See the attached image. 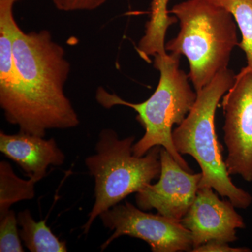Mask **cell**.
<instances>
[{
    "label": "cell",
    "instance_id": "1",
    "mask_svg": "<svg viewBox=\"0 0 252 252\" xmlns=\"http://www.w3.org/2000/svg\"><path fill=\"white\" fill-rule=\"evenodd\" d=\"M13 50L22 79L19 132L44 137L47 130L77 127V113L64 94L71 66L62 46L47 30L27 33L18 26Z\"/></svg>",
    "mask_w": 252,
    "mask_h": 252
},
{
    "label": "cell",
    "instance_id": "2",
    "mask_svg": "<svg viewBox=\"0 0 252 252\" xmlns=\"http://www.w3.org/2000/svg\"><path fill=\"white\" fill-rule=\"evenodd\" d=\"M180 57L167 52L154 56V67L160 73V79L154 94L144 102H127L102 87L97 89L95 98L104 108L122 105L137 112L136 119L144 127L145 133L134 144L135 156L143 157L151 149L160 146L166 149L185 170L192 172L172 141V127L184 122L197 98L196 91L192 89L188 74L180 69Z\"/></svg>",
    "mask_w": 252,
    "mask_h": 252
},
{
    "label": "cell",
    "instance_id": "3",
    "mask_svg": "<svg viewBox=\"0 0 252 252\" xmlns=\"http://www.w3.org/2000/svg\"><path fill=\"white\" fill-rule=\"evenodd\" d=\"M170 13L180 22V31L165 44V50L187 58L189 79L198 92L228 69L232 51L239 44L236 23L228 10L210 0H186Z\"/></svg>",
    "mask_w": 252,
    "mask_h": 252
},
{
    "label": "cell",
    "instance_id": "4",
    "mask_svg": "<svg viewBox=\"0 0 252 252\" xmlns=\"http://www.w3.org/2000/svg\"><path fill=\"white\" fill-rule=\"evenodd\" d=\"M233 71H221L201 90L191 110L184 122L172 131V141L181 155H190L201 169L199 189L212 188L220 196L231 201L236 208H248L252 203L251 194L232 182L223 160L215 130V114L220 99L233 86Z\"/></svg>",
    "mask_w": 252,
    "mask_h": 252
},
{
    "label": "cell",
    "instance_id": "5",
    "mask_svg": "<svg viewBox=\"0 0 252 252\" xmlns=\"http://www.w3.org/2000/svg\"><path fill=\"white\" fill-rule=\"evenodd\" d=\"M135 140L134 136L119 139L116 131L104 129L99 133L95 154L86 158V167L95 182V200L83 225L84 234L89 233L102 212L140 191L160 176L161 147L156 146L143 157H137L133 153Z\"/></svg>",
    "mask_w": 252,
    "mask_h": 252
},
{
    "label": "cell",
    "instance_id": "6",
    "mask_svg": "<svg viewBox=\"0 0 252 252\" xmlns=\"http://www.w3.org/2000/svg\"><path fill=\"white\" fill-rule=\"evenodd\" d=\"M105 228L114 233L101 246L102 251L123 235L144 240L153 252H191V233L180 221L147 213L128 201L118 204L99 215Z\"/></svg>",
    "mask_w": 252,
    "mask_h": 252
},
{
    "label": "cell",
    "instance_id": "7",
    "mask_svg": "<svg viewBox=\"0 0 252 252\" xmlns=\"http://www.w3.org/2000/svg\"><path fill=\"white\" fill-rule=\"evenodd\" d=\"M225 162L230 175L252 182V71L243 68L222 100Z\"/></svg>",
    "mask_w": 252,
    "mask_h": 252
},
{
    "label": "cell",
    "instance_id": "8",
    "mask_svg": "<svg viewBox=\"0 0 252 252\" xmlns=\"http://www.w3.org/2000/svg\"><path fill=\"white\" fill-rule=\"evenodd\" d=\"M160 160L158 182L136 193V205L144 211L154 209L159 215L181 222L196 197L202 173L185 170L162 147Z\"/></svg>",
    "mask_w": 252,
    "mask_h": 252
},
{
    "label": "cell",
    "instance_id": "9",
    "mask_svg": "<svg viewBox=\"0 0 252 252\" xmlns=\"http://www.w3.org/2000/svg\"><path fill=\"white\" fill-rule=\"evenodd\" d=\"M235 208L230 200H220L213 189H199L193 203L181 220L191 233L193 250L212 240L236 241L237 229H243L246 225Z\"/></svg>",
    "mask_w": 252,
    "mask_h": 252
},
{
    "label": "cell",
    "instance_id": "10",
    "mask_svg": "<svg viewBox=\"0 0 252 252\" xmlns=\"http://www.w3.org/2000/svg\"><path fill=\"white\" fill-rule=\"evenodd\" d=\"M21 0H0V106L6 121L18 126L22 102V79L15 64L13 40L18 23L14 5Z\"/></svg>",
    "mask_w": 252,
    "mask_h": 252
},
{
    "label": "cell",
    "instance_id": "11",
    "mask_svg": "<svg viewBox=\"0 0 252 252\" xmlns=\"http://www.w3.org/2000/svg\"><path fill=\"white\" fill-rule=\"evenodd\" d=\"M0 152L16 162L29 178L36 182L46 177L50 165L61 166L65 156L56 140L19 132L15 135L0 132Z\"/></svg>",
    "mask_w": 252,
    "mask_h": 252
},
{
    "label": "cell",
    "instance_id": "12",
    "mask_svg": "<svg viewBox=\"0 0 252 252\" xmlns=\"http://www.w3.org/2000/svg\"><path fill=\"white\" fill-rule=\"evenodd\" d=\"M20 237L32 252H66L65 242L54 234L46 220L36 221L29 210L20 212L17 215Z\"/></svg>",
    "mask_w": 252,
    "mask_h": 252
},
{
    "label": "cell",
    "instance_id": "13",
    "mask_svg": "<svg viewBox=\"0 0 252 252\" xmlns=\"http://www.w3.org/2000/svg\"><path fill=\"white\" fill-rule=\"evenodd\" d=\"M36 182L31 178L28 180L20 178L9 162H0V216L9 211L14 203L34 198Z\"/></svg>",
    "mask_w": 252,
    "mask_h": 252
},
{
    "label": "cell",
    "instance_id": "14",
    "mask_svg": "<svg viewBox=\"0 0 252 252\" xmlns=\"http://www.w3.org/2000/svg\"><path fill=\"white\" fill-rule=\"evenodd\" d=\"M228 10L241 32L238 46L246 56L245 69L252 71V0H210Z\"/></svg>",
    "mask_w": 252,
    "mask_h": 252
},
{
    "label": "cell",
    "instance_id": "15",
    "mask_svg": "<svg viewBox=\"0 0 252 252\" xmlns=\"http://www.w3.org/2000/svg\"><path fill=\"white\" fill-rule=\"evenodd\" d=\"M18 219L13 210L0 216V252H23Z\"/></svg>",
    "mask_w": 252,
    "mask_h": 252
},
{
    "label": "cell",
    "instance_id": "16",
    "mask_svg": "<svg viewBox=\"0 0 252 252\" xmlns=\"http://www.w3.org/2000/svg\"><path fill=\"white\" fill-rule=\"evenodd\" d=\"M169 0H152L149 27L157 31H164L175 22V17L169 16L167 10Z\"/></svg>",
    "mask_w": 252,
    "mask_h": 252
},
{
    "label": "cell",
    "instance_id": "17",
    "mask_svg": "<svg viewBox=\"0 0 252 252\" xmlns=\"http://www.w3.org/2000/svg\"><path fill=\"white\" fill-rule=\"evenodd\" d=\"M59 11L64 12L94 11L105 4L108 0H52Z\"/></svg>",
    "mask_w": 252,
    "mask_h": 252
},
{
    "label": "cell",
    "instance_id": "18",
    "mask_svg": "<svg viewBox=\"0 0 252 252\" xmlns=\"http://www.w3.org/2000/svg\"><path fill=\"white\" fill-rule=\"evenodd\" d=\"M251 250L248 248H232L228 243L224 242L212 241L200 245L193 249L192 252H250Z\"/></svg>",
    "mask_w": 252,
    "mask_h": 252
}]
</instances>
